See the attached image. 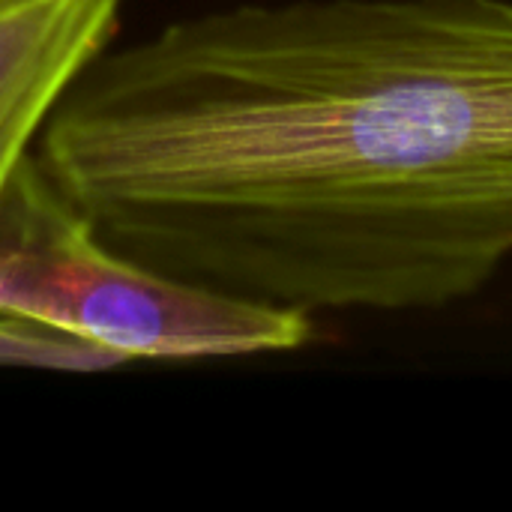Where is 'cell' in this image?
<instances>
[{
    "label": "cell",
    "mask_w": 512,
    "mask_h": 512,
    "mask_svg": "<svg viewBox=\"0 0 512 512\" xmlns=\"http://www.w3.org/2000/svg\"><path fill=\"white\" fill-rule=\"evenodd\" d=\"M117 252L297 312H423L512 258V0H279L108 45L48 117Z\"/></svg>",
    "instance_id": "obj_1"
},
{
    "label": "cell",
    "mask_w": 512,
    "mask_h": 512,
    "mask_svg": "<svg viewBox=\"0 0 512 512\" xmlns=\"http://www.w3.org/2000/svg\"><path fill=\"white\" fill-rule=\"evenodd\" d=\"M0 318L69 333L123 363L282 354L312 339L306 312L201 288L111 249L33 153L0 198Z\"/></svg>",
    "instance_id": "obj_2"
},
{
    "label": "cell",
    "mask_w": 512,
    "mask_h": 512,
    "mask_svg": "<svg viewBox=\"0 0 512 512\" xmlns=\"http://www.w3.org/2000/svg\"><path fill=\"white\" fill-rule=\"evenodd\" d=\"M123 0H0V198L69 93L111 45Z\"/></svg>",
    "instance_id": "obj_3"
}]
</instances>
